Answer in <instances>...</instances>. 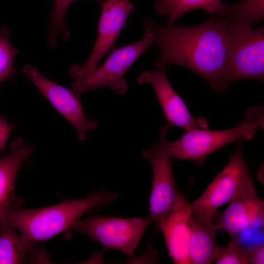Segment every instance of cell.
<instances>
[{"mask_svg":"<svg viewBox=\"0 0 264 264\" xmlns=\"http://www.w3.org/2000/svg\"><path fill=\"white\" fill-rule=\"evenodd\" d=\"M144 32L159 50L156 69L178 65L203 78L211 88L223 93L230 85V37L226 21L213 17L197 25H161L151 18L143 23Z\"/></svg>","mask_w":264,"mask_h":264,"instance_id":"6da1fadb","label":"cell"},{"mask_svg":"<svg viewBox=\"0 0 264 264\" xmlns=\"http://www.w3.org/2000/svg\"><path fill=\"white\" fill-rule=\"evenodd\" d=\"M117 198L115 193L100 191L85 198L65 200L44 208L28 210L18 206L7 212L0 224H10L35 242L44 241L72 228L84 214L109 206Z\"/></svg>","mask_w":264,"mask_h":264,"instance_id":"7a4b0ae2","label":"cell"},{"mask_svg":"<svg viewBox=\"0 0 264 264\" xmlns=\"http://www.w3.org/2000/svg\"><path fill=\"white\" fill-rule=\"evenodd\" d=\"M226 166L216 176L201 196L190 203L193 214L213 221L218 209L242 194L256 192L243 155L241 139Z\"/></svg>","mask_w":264,"mask_h":264,"instance_id":"3957f363","label":"cell"},{"mask_svg":"<svg viewBox=\"0 0 264 264\" xmlns=\"http://www.w3.org/2000/svg\"><path fill=\"white\" fill-rule=\"evenodd\" d=\"M169 124L160 129L158 142L150 149L142 152L152 166L153 178L148 218L157 227L159 221L185 200L176 187L174 179L172 158L167 149L166 137Z\"/></svg>","mask_w":264,"mask_h":264,"instance_id":"277c9868","label":"cell"},{"mask_svg":"<svg viewBox=\"0 0 264 264\" xmlns=\"http://www.w3.org/2000/svg\"><path fill=\"white\" fill-rule=\"evenodd\" d=\"M260 127L257 123L245 116L236 127L223 130L196 129L186 131L177 140L167 143L170 156L189 160L199 165L210 154L227 144L243 139L250 141Z\"/></svg>","mask_w":264,"mask_h":264,"instance_id":"5b68a950","label":"cell"},{"mask_svg":"<svg viewBox=\"0 0 264 264\" xmlns=\"http://www.w3.org/2000/svg\"><path fill=\"white\" fill-rule=\"evenodd\" d=\"M228 24L230 48L229 81L264 78V29L226 21Z\"/></svg>","mask_w":264,"mask_h":264,"instance_id":"8992f818","label":"cell"},{"mask_svg":"<svg viewBox=\"0 0 264 264\" xmlns=\"http://www.w3.org/2000/svg\"><path fill=\"white\" fill-rule=\"evenodd\" d=\"M151 223L147 217L122 218L95 216L78 220L72 226L106 249H114L131 256Z\"/></svg>","mask_w":264,"mask_h":264,"instance_id":"52a82bcc","label":"cell"},{"mask_svg":"<svg viewBox=\"0 0 264 264\" xmlns=\"http://www.w3.org/2000/svg\"><path fill=\"white\" fill-rule=\"evenodd\" d=\"M153 44L150 35L144 32L138 41L116 48L99 67L84 77L74 81L72 90L79 93L102 87H109L119 95L128 88L124 75L134 62Z\"/></svg>","mask_w":264,"mask_h":264,"instance_id":"ba28073f","label":"cell"},{"mask_svg":"<svg viewBox=\"0 0 264 264\" xmlns=\"http://www.w3.org/2000/svg\"><path fill=\"white\" fill-rule=\"evenodd\" d=\"M99 4L101 12L95 43L86 62L71 68L70 75L74 81L84 77L97 67L100 61L112 47L128 16L134 9L132 0H103Z\"/></svg>","mask_w":264,"mask_h":264,"instance_id":"9c48e42d","label":"cell"},{"mask_svg":"<svg viewBox=\"0 0 264 264\" xmlns=\"http://www.w3.org/2000/svg\"><path fill=\"white\" fill-rule=\"evenodd\" d=\"M23 73L30 79L55 109L75 128L80 142L85 141L88 131L98 126L94 120L86 117L79 93L45 77L31 65H25Z\"/></svg>","mask_w":264,"mask_h":264,"instance_id":"30bf717a","label":"cell"},{"mask_svg":"<svg viewBox=\"0 0 264 264\" xmlns=\"http://www.w3.org/2000/svg\"><path fill=\"white\" fill-rule=\"evenodd\" d=\"M137 82L150 84L157 96L169 125L178 126L185 132L207 129L208 124L203 117H194L180 96L170 84L163 69L146 70L137 78Z\"/></svg>","mask_w":264,"mask_h":264,"instance_id":"8fae6325","label":"cell"},{"mask_svg":"<svg viewBox=\"0 0 264 264\" xmlns=\"http://www.w3.org/2000/svg\"><path fill=\"white\" fill-rule=\"evenodd\" d=\"M216 224L233 239L248 230L264 224V202L256 192L242 194L229 202Z\"/></svg>","mask_w":264,"mask_h":264,"instance_id":"7c38bea8","label":"cell"},{"mask_svg":"<svg viewBox=\"0 0 264 264\" xmlns=\"http://www.w3.org/2000/svg\"><path fill=\"white\" fill-rule=\"evenodd\" d=\"M192 214L190 203L185 200L165 216L158 224L164 235L169 254L176 264H191L189 247Z\"/></svg>","mask_w":264,"mask_h":264,"instance_id":"4fadbf2b","label":"cell"},{"mask_svg":"<svg viewBox=\"0 0 264 264\" xmlns=\"http://www.w3.org/2000/svg\"><path fill=\"white\" fill-rule=\"evenodd\" d=\"M9 150V154L0 158V222L9 210L21 206L22 199L15 193L16 179L22 165L33 152L20 137L15 138Z\"/></svg>","mask_w":264,"mask_h":264,"instance_id":"5bb4252c","label":"cell"},{"mask_svg":"<svg viewBox=\"0 0 264 264\" xmlns=\"http://www.w3.org/2000/svg\"><path fill=\"white\" fill-rule=\"evenodd\" d=\"M219 229L213 221L202 220L192 214L189 247L191 264H210L214 262L218 247L216 232Z\"/></svg>","mask_w":264,"mask_h":264,"instance_id":"9a60e30c","label":"cell"},{"mask_svg":"<svg viewBox=\"0 0 264 264\" xmlns=\"http://www.w3.org/2000/svg\"><path fill=\"white\" fill-rule=\"evenodd\" d=\"M6 223L0 224V264H22L29 255L36 254L35 243Z\"/></svg>","mask_w":264,"mask_h":264,"instance_id":"2e32d148","label":"cell"},{"mask_svg":"<svg viewBox=\"0 0 264 264\" xmlns=\"http://www.w3.org/2000/svg\"><path fill=\"white\" fill-rule=\"evenodd\" d=\"M222 4V0H156L155 12L167 18V25H172L186 12L197 9L215 16Z\"/></svg>","mask_w":264,"mask_h":264,"instance_id":"e0dca14e","label":"cell"},{"mask_svg":"<svg viewBox=\"0 0 264 264\" xmlns=\"http://www.w3.org/2000/svg\"><path fill=\"white\" fill-rule=\"evenodd\" d=\"M217 18L251 25L264 18V0H242L231 4L222 3Z\"/></svg>","mask_w":264,"mask_h":264,"instance_id":"ac0fdd59","label":"cell"},{"mask_svg":"<svg viewBox=\"0 0 264 264\" xmlns=\"http://www.w3.org/2000/svg\"><path fill=\"white\" fill-rule=\"evenodd\" d=\"M78 0H59L54 2L50 11V24L48 31L47 43L51 48L57 45L56 38L62 35L63 41H67L69 31L66 24V15L69 6ZM100 3L103 0H93Z\"/></svg>","mask_w":264,"mask_h":264,"instance_id":"d6986e66","label":"cell"},{"mask_svg":"<svg viewBox=\"0 0 264 264\" xmlns=\"http://www.w3.org/2000/svg\"><path fill=\"white\" fill-rule=\"evenodd\" d=\"M10 29L4 25L0 30V84L14 76V59L18 50L11 44Z\"/></svg>","mask_w":264,"mask_h":264,"instance_id":"ffe728a7","label":"cell"},{"mask_svg":"<svg viewBox=\"0 0 264 264\" xmlns=\"http://www.w3.org/2000/svg\"><path fill=\"white\" fill-rule=\"evenodd\" d=\"M214 262L216 264H249L247 247L234 240L226 246L218 245Z\"/></svg>","mask_w":264,"mask_h":264,"instance_id":"44dd1931","label":"cell"},{"mask_svg":"<svg viewBox=\"0 0 264 264\" xmlns=\"http://www.w3.org/2000/svg\"><path fill=\"white\" fill-rule=\"evenodd\" d=\"M249 264H264V244L263 242L247 247Z\"/></svg>","mask_w":264,"mask_h":264,"instance_id":"7402d4cb","label":"cell"},{"mask_svg":"<svg viewBox=\"0 0 264 264\" xmlns=\"http://www.w3.org/2000/svg\"><path fill=\"white\" fill-rule=\"evenodd\" d=\"M16 125L9 124L3 117L0 116V153L5 149L8 137Z\"/></svg>","mask_w":264,"mask_h":264,"instance_id":"603a6c76","label":"cell"},{"mask_svg":"<svg viewBox=\"0 0 264 264\" xmlns=\"http://www.w3.org/2000/svg\"><path fill=\"white\" fill-rule=\"evenodd\" d=\"M58 0H54V2H57V1H58Z\"/></svg>","mask_w":264,"mask_h":264,"instance_id":"cb8c5ba5","label":"cell"}]
</instances>
